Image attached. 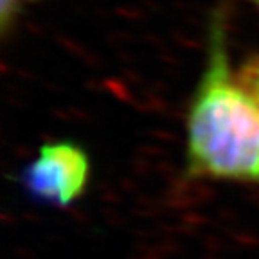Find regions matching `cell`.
I'll return each instance as SVG.
<instances>
[{
	"label": "cell",
	"instance_id": "1",
	"mask_svg": "<svg viewBox=\"0 0 259 259\" xmlns=\"http://www.w3.org/2000/svg\"><path fill=\"white\" fill-rule=\"evenodd\" d=\"M187 175L259 186V101L231 69L220 15L209 29L205 69L186 124Z\"/></svg>",
	"mask_w": 259,
	"mask_h": 259
},
{
	"label": "cell",
	"instance_id": "2",
	"mask_svg": "<svg viewBox=\"0 0 259 259\" xmlns=\"http://www.w3.org/2000/svg\"><path fill=\"white\" fill-rule=\"evenodd\" d=\"M90 180V158L69 141L44 144L22 173V184L38 202L67 207L83 196Z\"/></svg>",
	"mask_w": 259,
	"mask_h": 259
},
{
	"label": "cell",
	"instance_id": "3",
	"mask_svg": "<svg viewBox=\"0 0 259 259\" xmlns=\"http://www.w3.org/2000/svg\"><path fill=\"white\" fill-rule=\"evenodd\" d=\"M25 0H0V29L2 34H8L20 16Z\"/></svg>",
	"mask_w": 259,
	"mask_h": 259
},
{
	"label": "cell",
	"instance_id": "4",
	"mask_svg": "<svg viewBox=\"0 0 259 259\" xmlns=\"http://www.w3.org/2000/svg\"><path fill=\"white\" fill-rule=\"evenodd\" d=\"M238 76H239V79L243 81V85L247 87L255 96V99L259 101V58L245 65L238 72Z\"/></svg>",
	"mask_w": 259,
	"mask_h": 259
},
{
	"label": "cell",
	"instance_id": "5",
	"mask_svg": "<svg viewBox=\"0 0 259 259\" xmlns=\"http://www.w3.org/2000/svg\"><path fill=\"white\" fill-rule=\"evenodd\" d=\"M247 2H250V4H254L255 8H259V0H247Z\"/></svg>",
	"mask_w": 259,
	"mask_h": 259
}]
</instances>
